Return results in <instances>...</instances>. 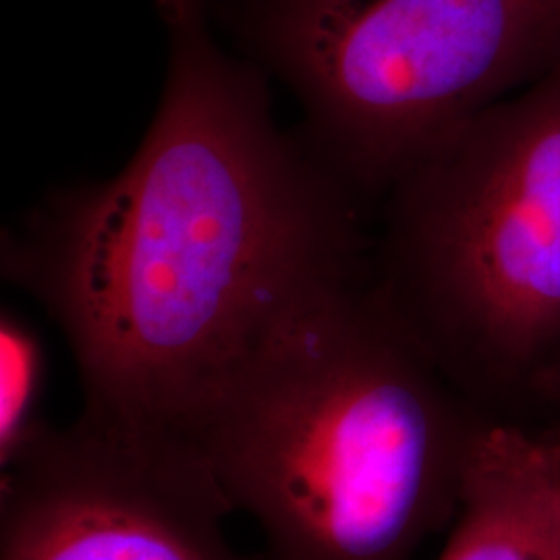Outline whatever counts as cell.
<instances>
[{
  "label": "cell",
  "mask_w": 560,
  "mask_h": 560,
  "mask_svg": "<svg viewBox=\"0 0 560 560\" xmlns=\"http://www.w3.org/2000/svg\"><path fill=\"white\" fill-rule=\"evenodd\" d=\"M159 110L115 179L65 191L9 275L71 347L83 411L180 430L254 342L328 282L368 275L365 203L275 122L266 73L206 0H156Z\"/></svg>",
  "instance_id": "6da1fadb"
},
{
  "label": "cell",
  "mask_w": 560,
  "mask_h": 560,
  "mask_svg": "<svg viewBox=\"0 0 560 560\" xmlns=\"http://www.w3.org/2000/svg\"><path fill=\"white\" fill-rule=\"evenodd\" d=\"M492 423L361 275L272 322L179 432L264 559L416 560Z\"/></svg>",
  "instance_id": "7a4b0ae2"
},
{
  "label": "cell",
  "mask_w": 560,
  "mask_h": 560,
  "mask_svg": "<svg viewBox=\"0 0 560 560\" xmlns=\"http://www.w3.org/2000/svg\"><path fill=\"white\" fill-rule=\"evenodd\" d=\"M370 284L494 423L560 418V60L378 203Z\"/></svg>",
  "instance_id": "3957f363"
},
{
  "label": "cell",
  "mask_w": 560,
  "mask_h": 560,
  "mask_svg": "<svg viewBox=\"0 0 560 560\" xmlns=\"http://www.w3.org/2000/svg\"><path fill=\"white\" fill-rule=\"evenodd\" d=\"M365 206L560 60V0H206Z\"/></svg>",
  "instance_id": "277c9868"
},
{
  "label": "cell",
  "mask_w": 560,
  "mask_h": 560,
  "mask_svg": "<svg viewBox=\"0 0 560 560\" xmlns=\"http://www.w3.org/2000/svg\"><path fill=\"white\" fill-rule=\"evenodd\" d=\"M233 504L183 432L81 409L0 480V560H266L226 534Z\"/></svg>",
  "instance_id": "5b68a950"
},
{
  "label": "cell",
  "mask_w": 560,
  "mask_h": 560,
  "mask_svg": "<svg viewBox=\"0 0 560 560\" xmlns=\"http://www.w3.org/2000/svg\"><path fill=\"white\" fill-rule=\"evenodd\" d=\"M439 560H560V506L540 436L492 423Z\"/></svg>",
  "instance_id": "8992f818"
},
{
  "label": "cell",
  "mask_w": 560,
  "mask_h": 560,
  "mask_svg": "<svg viewBox=\"0 0 560 560\" xmlns=\"http://www.w3.org/2000/svg\"><path fill=\"white\" fill-rule=\"evenodd\" d=\"M44 353L30 326L11 314L0 324V469L48 425L42 420Z\"/></svg>",
  "instance_id": "52a82bcc"
},
{
  "label": "cell",
  "mask_w": 560,
  "mask_h": 560,
  "mask_svg": "<svg viewBox=\"0 0 560 560\" xmlns=\"http://www.w3.org/2000/svg\"><path fill=\"white\" fill-rule=\"evenodd\" d=\"M540 436L544 453H546V460L552 474V481H555V490H557V499H559L560 506V420L555 421L552 425L544 428L540 432H536Z\"/></svg>",
  "instance_id": "ba28073f"
},
{
  "label": "cell",
  "mask_w": 560,
  "mask_h": 560,
  "mask_svg": "<svg viewBox=\"0 0 560 560\" xmlns=\"http://www.w3.org/2000/svg\"><path fill=\"white\" fill-rule=\"evenodd\" d=\"M559 420H560V418H559ZM559 420H557V421H559Z\"/></svg>",
  "instance_id": "9c48e42d"
}]
</instances>
